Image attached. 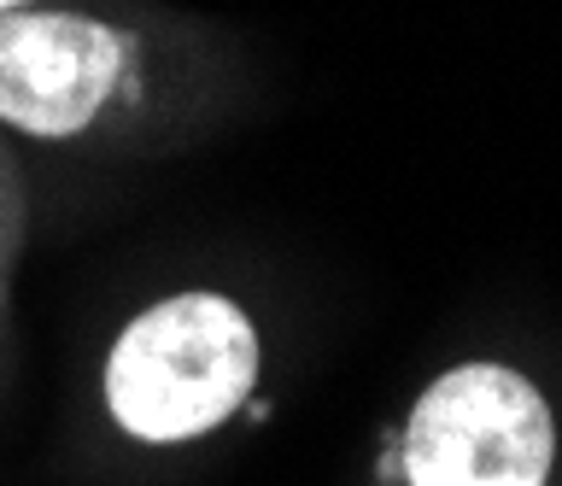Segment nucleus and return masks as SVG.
Wrapping results in <instances>:
<instances>
[{
  "mask_svg": "<svg viewBox=\"0 0 562 486\" xmlns=\"http://www.w3.org/2000/svg\"><path fill=\"white\" fill-rule=\"evenodd\" d=\"M258 381V335L240 305L182 293L123 328L105 363V405L135 440L176 445L228 422Z\"/></svg>",
  "mask_w": 562,
  "mask_h": 486,
  "instance_id": "nucleus-1",
  "label": "nucleus"
},
{
  "mask_svg": "<svg viewBox=\"0 0 562 486\" xmlns=\"http://www.w3.org/2000/svg\"><path fill=\"white\" fill-rule=\"evenodd\" d=\"M398 463L411 486H544L557 428L533 381L504 363H463L416 398Z\"/></svg>",
  "mask_w": 562,
  "mask_h": 486,
  "instance_id": "nucleus-2",
  "label": "nucleus"
},
{
  "mask_svg": "<svg viewBox=\"0 0 562 486\" xmlns=\"http://www.w3.org/2000/svg\"><path fill=\"white\" fill-rule=\"evenodd\" d=\"M123 47L77 12H0V117L30 135H77L117 89Z\"/></svg>",
  "mask_w": 562,
  "mask_h": 486,
  "instance_id": "nucleus-3",
  "label": "nucleus"
},
{
  "mask_svg": "<svg viewBox=\"0 0 562 486\" xmlns=\"http://www.w3.org/2000/svg\"><path fill=\"white\" fill-rule=\"evenodd\" d=\"M12 7H18V0H0V12H12Z\"/></svg>",
  "mask_w": 562,
  "mask_h": 486,
  "instance_id": "nucleus-4",
  "label": "nucleus"
}]
</instances>
